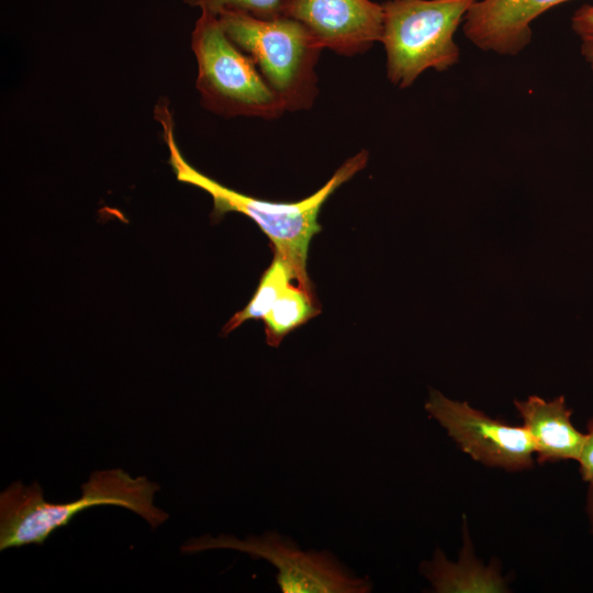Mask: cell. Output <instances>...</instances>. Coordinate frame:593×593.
Instances as JSON below:
<instances>
[{
  "label": "cell",
  "instance_id": "6da1fadb",
  "mask_svg": "<svg viewBox=\"0 0 593 593\" xmlns=\"http://www.w3.org/2000/svg\"><path fill=\"white\" fill-rule=\"evenodd\" d=\"M154 114L163 128L164 141L169 150V164L177 180L200 188L211 195L212 217L220 219L230 212H237L253 220L269 238L273 251L291 266L298 286L314 296L306 260L310 242L322 230L317 222L320 211L336 189L366 167L368 152L362 149L348 158L331 179L310 197L296 202H272L230 189L197 170L183 158L177 145L168 101H159Z\"/></svg>",
  "mask_w": 593,
  "mask_h": 593
},
{
  "label": "cell",
  "instance_id": "7a4b0ae2",
  "mask_svg": "<svg viewBox=\"0 0 593 593\" xmlns=\"http://www.w3.org/2000/svg\"><path fill=\"white\" fill-rule=\"evenodd\" d=\"M160 486L144 475L131 477L121 468L93 471L71 502L44 499L37 482L11 483L0 493V550L26 545L42 546L54 532L67 526L80 512L99 505L121 506L139 515L155 529L169 515L154 503Z\"/></svg>",
  "mask_w": 593,
  "mask_h": 593
},
{
  "label": "cell",
  "instance_id": "3957f363",
  "mask_svg": "<svg viewBox=\"0 0 593 593\" xmlns=\"http://www.w3.org/2000/svg\"><path fill=\"white\" fill-rule=\"evenodd\" d=\"M217 18L227 36L255 61L286 111L312 108L323 47L301 22L283 14L261 19L239 10H224Z\"/></svg>",
  "mask_w": 593,
  "mask_h": 593
},
{
  "label": "cell",
  "instance_id": "277c9868",
  "mask_svg": "<svg viewBox=\"0 0 593 593\" xmlns=\"http://www.w3.org/2000/svg\"><path fill=\"white\" fill-rule=\"evenodd\" d=\"M477 0H388L382 3L381 41L387 77L401 89L427 69L446 71L458 64L455 34Z\"/></svg>",
  "mask_w": 593,
  "mask_h": 593
},
{
  "label": "cell",
  "instance_id": "5b68a950",
  "mask_svg": "<svg viewBox=\"0 0 593 593\" xmlns=\"http://www.w3.org/2000/svg\"><path fill=\"white\" fill-rule=\"evenodd\" d=\"M203 107L224 116L280 118L286 108L255 61L224 32L217 15L201 11L191 34Z\"/></svg>",
  "mask_w": 593,
  "mask_h": 593
},
{
  "label": "cell",
  "instance_id": "8992f818",
  "mask_svg": "<svg viewBox=\"0 0 593 593\" xmlns=\"http://www.w3.org/2000/svg\"><path fill=\"white\" fill-rule=\"evenodd\" d=\"M211 549H232L268 561L276 568L277 584L283 593H365L372 588L368 578L357 577L332 552L304 551L291 538L273 530L244 539L204 535L180 547L181 552L190 555Z\"/></svg>",
  "mask_w": 593,
  "mask_h": 593
},
{
  "label": "cell",
  "instance_id": "52a82bcc",
  "mask_svg": "<svg viewBox=\"0 0 593 593\" xmlns=\"http://www.w3.org/2000/svg\"><path fill=\"white\" fill-rule=\"evenodd\" d=\"M425 409L474 460L510 471L533 466L534 446L523 425L512 426L491 418L468 403L450 400L433 389Z\"/></svg>",
  "mask_w": 593,
  "mask_h": 593
},
{
  "label": "cell",
  "instance_id": "ba28073f",
  "mask_svg": "<svg viewBox=\"0 0 593 593\" xmlns=\"http://www.w3.org/2000/svg\"><path fill=\"white\" fill-rule=\"evenodd\" d=\"M281 14L301 22L323 49L344 56L381 41L383 8L371 0H283Z\"/></svg>",
  "mask_w": 593,
  "mask_h": 593
},
{
  "label": "cell",
  "instance_id": "9c48e42d",
  "mask_svg": "<svg viewBox=\"0 0 593 593\" xmlns=\"http://www.w3.org/2000/svg\"><path fill=\"white\" fill-rule=\"evenodd\" d=\"M569 0H477L467 12L462 31L483 52L515 56L532 41V23Z\"/></svg>",
  "mask_w": 593,
  "mask_h": 593
},
{
  "label": "cell",
  "instance_id": "30bf717a",
  "mask_svg": "<svg viewBox=\"0 0 593 593\" xmlns=\"http://www.w3.org/2000/svg\"><path fill=\"white\" fill-rule=\"evenodd\" d=\"M515 407L539 462L577 461L585 433L574 427L572 411L567 407L563 396L545 401L532 395L525 401H515Z\"/></svg>",
  "mask_w": 593,
  "mask_h": 593
},
{
  "label": "cell",
  "instance_id": "8fae6325",
  "mask_svg": "<svg viewBox=\"0 0 593 593\" xmlns=\"http://www.w3.org/2000/svg\"><path fill=\"white\" fill-rule=\"evenodd\" d=\"M458 564L448 561L437 551L433 561L421 567L422 573L430 581L436 592H503L501 575L491 567L484 568L471 555L468 535Z\"/></svg>",
  "mask_w": 593,
  "mask_h": 593
},
{
  "label": "cell",
  "instance_id": "7c38bea8",
  "mask_svg": "<svg viewBox=\"0 0 593 593\" xmlns=\"http://www.w3.org/2000/svg\"><path fill=\"white\" fill-rule=\"evenodd\" d=\"M318 313L314 296L299 286H288L262 318L267 344L278 347L288 334Z\"/></svg>",
  "mask_w": 593,
  "mask_h": 593
},
{
  "label": "cell",
  "instance_id": "4fadbf2b",
  "mask_svg": "<svg viewBox=\"0 0 593 593\" xmlns=\"http://www.w3.org/2000/svg\"><path fill=\"white\" fill-rule=\"evenodd\" d=\"M295 279L291 266L277 253L270 266L262 273L258 287L246 304L236 312L223 327V334L227 335L248 320H262L291 280Z\"/></svg>",
  "mask_w": 593,
  "mask_h": 593
},
{
  "label": "cell",
  "instance_id": "5bb4252c",
  "mask_svg": "<svg viewBox=\"0 0 593 593\" xmlns=\"http://www.w3.org/2000/svg\"><path fill=\"white\" fill-rule=\"evenodd\" d=\"M190 7L217 15L224 10H239L261 19L281 14L283 0H184Z\"/></svg>",
  "mask_w": 593,
  "mask_h": 593
},
{
  "label": "cell",
  "instance_id": "9a60e30c",
  "mask_svg": "<svg viewBox=\"0 0 593 593\" xmlns=\"http://www.w3.org/2000/svg\"><path fill=\"white\" fill-rule=\"evenodd\" d=\"M571 29L580 41L584 60L593 71V4L581 5L574 11Z\"/></svg>",
  "mask_w": 593,
  "mask_h": 593
},
{
  "label": "cell",
  "instance_id": "2e32d148",
  "mask_svg": "<svg viewBox=\"0 0 593 593\" xmlns=\"http://www.w3.org/2000/svg\"><path fill=\"white\" fill-rule=\"evenodd\" d=\"M582 479L593 480V417L588 422L585 438L577 459Z\"/></svg>",
  "mask_w": 593,
  "mask_h": 593
},
{
  "label": "cell",
  "instance_id": "e0dca14e",
  "mask_svg": "<svg viewBox=\"0 0 593 593\" xmlns=\"http://www.w3.org/2000/svg\"><path fill=\"white\" fill-rule=\"evenodd\" d=\"M588 485L586 513L591 526V532L593 534V480L589 481Z\"/></svg>",
  "mask_w": 593,
  "mask_h": 593
}]
</instances>
